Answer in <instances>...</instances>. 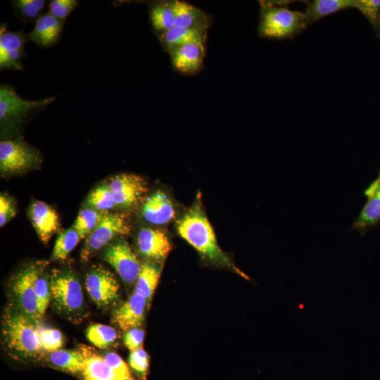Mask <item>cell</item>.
<instances>
[{
	"label": "cell",
	"instance_id": "83f0119b",
	"mask_svg": "<svg viewBox=\"0 0 380 380\" xmlns=\"http://www.w3.org/2000/svg\"><path fill=\"white\" fill-rule=\"evenodd\" d=\"M81 239L78 233L72 227L61 232L54 244L52 260H65Z\"/></svg>",
	"mask_w": 380,
	"mask_h": 380
},
{
	"label": "cell",
	"instance_id": "ac0fdd59",
	"mask_svg": "<svg viewBox=\"0 0 380 380\" xmlns=\"http://www.w3.org/2000/svg\"><path fill=\"white\" fill-rule=\"evenodd\" d=\"M141 213L148 222L161 225L170 222L175 211L169 197L164 192L158 191L146 198Z\"/></svg>",
	"mask_w": 380,
	"mask_h": 380
},
{
	"label": "cell",
	"instance_id": "ba28073f",
	"mask_svg": "<svg viewBox=\"0 0 380 380\" xmlns=\"http://www.w3.org/2000/svg\"><path fill=\"white\" fill-rule=\"evenodd\" d=\"M40 160L37 150L19 139H4L0 142V170L2 173L26 171Z\"/></svg>",
	"mask_w": 380,
	"mask_h": 380
},
{
	"label": "cell",
	"instance_id": "5bb4252c",
	"mask_svg": "<svg viewBox=\"0 0 380 380\" xmlns=\"http://www.w3.org/2000/svg\"><path fill=\"white\" fill-rule=\"evenodd\" d=\"M367 201L350 229L363 235L380 225V171L365 191Z\"/></svg>",
	"mask_w": 380,
	"mask_h": 380
},
{
	"label": "cell",
	"instance_id": "d590c367",
	"mask_svg": "<svg viewBox=\"0 0 380 380\" xmlns=\"http://www.w3.org/2000/svg\"><path fill=\"white\" fill-rule=\"evenodd\" d=\"M130 367L142 378H145L148 368V357L141 348L130 351L129 360Z\"/></svg>",
	"mask_w": 380,
	"mask_h": 380
},
{
	"label": "cell",
	"instance_id": "7a4b0ae2",
	"mask_svg": "<svg viewBox=\"0 0 380 380\" xmlns=\"http://www.w3.org/2000/svg\"><path fill=\"white\" fill-rule=\"evenodd\" d=\"M259 4L258 34L260 37L292 39L308 26L305 12L290 9L287 1H260Z\"/></svg>",
	"mask_w": 380,
	"mask_h": 380
},
{
	"label": "cell",
	"instance_id": "f35d334b",
	"mask_svg": "<svg viewBox=\"0 0 380 380\" xmlns=\"http://www.w3.org/2000/svg\"><path fill=\"white\" fill-rule=\"evenodd\" d=\"M144 331L137 327L127 331L124 336V343L130 351L142 348Z\"/></svg>",
	"mask_w": 380,
	"mask_h": 380
},
{
	"label": "cell",
	"instance_id": "3957f363",
	"mask_svg": "<svg viewBox=\"0 0 380 380\" xmlns=\"http://www.w3.org/2000/svg\"><path fill=\"white\" fill-rule=\"evenodd\" d=\"M37 323L18 311L13 305L5 310L2 319L3 341L13 356L23 358L36 357L42 347Z\"/></svg>",
	"mask_w": 380,
	"mask_h": 380
},
{
	"label": "cell",
	"instance_id": "484cf974",
	"mask_svg": "<svg viewBox=\"0 0 380 380\" xmlns=\"http://www.w3.org/2000/svg\"><path fill=\"white\" fill-rule=\"evenodd\" d=\"M160 267L151 261L141 264L139 277L136 281L134 293L144 297L149 303L160 276Z\"/></svg>",
	"mask_w": 380,
	"mask_h": 380
},
{
	"label": "cell",
	"instance_id": "d4e9b609",
	"mask_svg": "<svg viewBox=\"0 0 380 380\" xmlns=\"http://www.w3.org/2000/svg\"><path fill=\"white\" fill-rule=\"evenodd\" d=\"M49 362L54 367L71 373H81L85 361L84 350H56L49 352Z\"/></svg>",
	"mask_w": 380,
	"mask_h": 380
},
{
	"label": "cell",
	"instance_id": "30bf717a",
	"mask_svg": "<svg viewBox=\"0 0 380 380\" xmlns=\"http://www.w3.org/2000/svg\"><path fill=\"white\" fill-rule=\"evenodd\" d=\"M106 183L112 192L115 207L121 208L136 205L148 189L145 179L134 174L117 175Z\"/></svg>",
	"mask_w": 380,
	"mask_h": 380
},
{
	"label": "cell",
	"instance_id": "d6986e66",
	"mask_svg": "<svg viewBox=\"0 0 380 380\" xmlns=\"http://www.w3.org/2000/svg\"><path fill=\"white\" fill-rule=\"evenodd\" d=\"M64 21L59 20L49 12L34 23L33 30L28 34V39L42 48L55 45L61 37Z\"/></svg>",
	"mask_w": 380,
	"mask_h": 380
},
{
	"label": "cell",
	"instance_id": "2e32d148",
	"mask_svg": "<svg viewBox=\"0 0 380 380\" xmlns=\"http://www.w3.org/2000/svg\"><path fill=\"white\" fill-rule=\"evenodd\" d=\"M29 217L41 241L47 243L60 227L56 212L42 201H34L29 209Z\"/></svg>",
	"mask_w": 380,
	"mask_h": 380
},
{
	"label": "cell",
	"instance_id": "f546056e",
	"mask_svg": "<svg viewBox=\"0 0 380 380\" xmlns=\"http://www.w3.org/2000/svg\"><path fill=\"white\" fill-rule=\"evenodd\" d=\"M85 204L87 207L100 212H108L115 207L112 192L106 182L98 186L89 193Z\"/></svg>",
	"mask_w": 380,
	"mask_h": 380
},
{
	"label": "cell",
	"instance_id": "74e56055",
	"mask_svg": "<svg viewBox=\"0 0 380 380\" xmlns=\"http://www.w3.org/2000/svg\"><path fill=\"white\" fill-rule=\"evenodd\" d=\"M16 213L15 202L10 197L0 196V226H4Z\"/></svg>",
	"mask_w": 380,
	"mask_h": 380
},
{
	"label": "cell",
	"instance_id": "d6a6232c",
	"mask_svg": "<svg viewBox=\"0 0 380 380\" xmlns=\"http://www.w3.org/2000/svg\"><path fill=\"white\" fill-rule=\"evenodd\" d=\"M38 334L42 350L51 352L61 349L63 345V337L57 329L39 325Z\"/></svg>",
	"mask_w": 380,
	"mask_h": 380
},
{
	"label": "cell",
	"instance_id": "4fadbf2b",
	"mask_svg": "<svg viewBox=\"0 0 380 380\" xmlns=\"http://www.w3.org/2000/svg\"><path fill=\"white\" fill-rule=\"evenodd\" d=\"M0 31V69L21 70L27 37L23 32L6 30L3 25Z\"/></svg>",
	"mask_w": 380,
	"mask_h": 380
},
{
	"label": "cell",
	"instance_id": "8fae6325",
	"mask_svg": "<svg viewBox=\"0 0 380 380\" xmlns=\"http://www.w3.org/2000/svg\"><path fill=\"white\" fill-rule=\"evenodd\" d=\"M103 259L125 282L137 281L141 264L125 241L119 240L108 245L104 251Z\"/></svg>",
	"mask_w": 380,
	"mask_h": 380
},
{
	"label": "cell",
	"instance_id": "7402d4cb",
	"mask_svg": "<svg viewBox=\"0 0 380 380\" xmlns=\"http://www.w3.org/2000/svg\"><path fill=\"white\" fill-rule=\"evenodd\" d=\"M304 2L306 4L305 14L308 26L328 15L354 7V0H313Z\"/></svg>",
	"mask_w": 380,
	"mask_h": 380
},
{
	"label": "cell",
	"instance_id": "836d02e7",
	"mask_svg": "<svg viewBox=\"0 0 380 380\" xmlns=\"http://www.w3.org/2000/svg\"><path fill=\"white\" fill-rule=\"evenodd\" d=\"M369 21L374 30L380 13V0H354V7Z\"/></svg>",
	"mask_w": 380,
	"mask_h": 380
},
{
	"label": "cell",
	"instance_id": "5b68a950",
	"mask_svg": "<svg viewBox=\"0 0 380 380\" xmlns=\"http://www.w3.org/2000/svg\"><path fill=\"white\" fill-rule=\"evenodd\" d=\"M130 232L129 216L125 213L105 212L96 228L85 238L81 260L88 261L99 250L117 236Z\"/></svg>",
	"mask_w": 380,
	"mask_h": 380
},
{
	"label": "cell",
	"instance_id": "9a60e30c",
	"mask_svg": "<svg viewBox=\"0 0 380 380\" xmlns=\"http://www.w3.org/2000/svg\"><path fill=\"white\" fill-rule=\"evenodd\" d=\"M137 248L142 255L160 262L167 256L171 244L162 230L144 227L137 236Z\"/></svg>",
	"mask_w": 380,
	"mask_h": 380
},
{
	"label": "cell",
	"instance_id": "6da1fadb",
	"mask_svg": "<svg viewBox=\"0 0 380 380\" xmlns=\"http://www.w3.org/2000/svg\"><path fill=\"white\" fill-rule=\"evenodd\" d=\"M177 229L179 234L203 256L217 264L227 266L249 279L224 253L217 244L214 231L200 202H196L178 220Z\"/></svg>",
	"mask_w": 380,
	"mask_h": 380
},
{
	"label": "cell",
	"instance_id": "9c48e42d",
	"mask_svg": "<svg viewBox=\"0 0 380 380\" xmlns=\"http://www.w3.org/2000/svg\"><path fill=\"white\" fill-rule=\"evenodd\" d=\"M86 289L95 304L108 308L119 298V284L115 276L102 265L93 266L87 273Z\"/></svg>",
	"mask_w": 380,
	"mask_h": 380
},
{
	"label": "cell",
	"instance_id": "4316f807",
	"mask_svg": "<svg viewBox=\"0 0 380 380\" xmlns=\"http://www.w3.org/2000/svg\"><path fill=\"white\" fill-rule=\"evenodd\" d=\"M46 4L44 0H15L11 1L14 14L21 20L27 23L36 22L42 15Z\"/></svg>",
	"mask_w": 380,
	"mask_h": 380
},
{
	"label": "cell",
	"instance_id": "ffe728a7",
	"mask_svg": "<svg viewBox=\"0 0 380 380\" xmlns=\"http://www.w3.org/2000/svg\"><path fill=\"white\" fill-rule=\"evenodd\" d=\"M175 26L199 30H208L211 17L203 10L182 1H174Z\"/></svg>",
	"mask_w": 380,
	"mask_h": 380
},
{
	"label": "cell",
	"instance_id": "1f68e13d",
	"mask_svg": "<svg viewBox=\"0 0 380 380\" xmlns=\"http://www.w3.org/2000/svg\"><path fill=\"white\" fill-rule=\"evenodd\" d=\"M88 340L95 346L106 348L116 341L118 334L115 329L101 324L90 325L87 330Z\"/></svg>",
	"mask_w": 380,
	"mask_h": 380
},
{
	"label": "cell",
	"instance_id": "8d00e7d4",
	"mask_svg": "<svg viewBox=\"0 0 380 380\" xmlns=\"http://www.w3.org/2000/svg\"><path fill=\"white\" fill-rule=\"evenodd\" d=\"M103 358L106 364L119 375L127 379L133 380L129 367L118 354L110 352Z\"/></svg>",
	"mask_w": 380,
	"mask_h": 380
},
{
	"label": "cell",
	"instance_id": "277c9868",
	"mask_svg": "<svg viewBox=\"0 0 380 380\" xmlns=\"http://www.w3.org/2000/svg\"><path fill=\"white\" fill-rule=\"evenodd\" d=\"M52 303L58 312L77 319L84 309L81 284L70 270L53 269L49 276Z\"/></svg>",
	"mask_w": 380,
	"mask_h": 380
},
{
	"label": "cell",
	"instance_id": "f1b7e54d",
	"mask_svg": "<svg viewBox=\"0 0 380 380\" xmlns=\"http://www.w3.org/2000/svg\"><path fill=\"white\" fill-rule=\"evenodd\" d=\"M105 212L86 207L78 213L72 227L81 239L86 238L98 225Z\"/></svg>",
	"mask_w": 380,
	"mask_h": 380
},
{
	"label": "cell",
	"instance_id": "8992f818",
	"mask_svg": "<svg viewBox=\"0 0 380 380\" xmlns=\"http://www.w3.org/2000/svg\"><path fill=\"white\" fill-rule=\"evenodd\" d=\"M39 263H30L22 268L13 277L10 284L13 306L37 323L42 318L34 287V276Z\"/></svg>",
	"mask_w": 380,
	"mask_h": 380
},
{
	"label": "cell",
	"instance_id": "603a6c76",
	"mask_svg": "<svg viewBox=\"0 0 380 380\" xmlns=\"http://www.w3.org/2000/svg\"><path fill=\"white\" fill-rule=\"evenodd\" d=\"M84 353L85 361L81 372L83 380H129L110 369L103 357L87 350Z\"/></svg>",
	"mask_w": 380,
	"mask_h": 380
},
{
	"label": "cell",
	"instance_id": "e575fe53",
	"mask_svg": "<svg viewBox=\"0 0 380 380\" xmlns=\"http://www.w3.org/2000/svg\"><path fill=\"white\" fill-rule=\"evenodd\" d=\"M78 4L75 0H52L49 4V13L59 20L64 21Z\"/></svg>",
	"mask_w": 380,
	"mask_h": 380
},
{
	"label": "cell",
	"instance_id": "cb8c5ba5",
	"mask_svg": "<svg viewBox=\"0 0 380 380\" xmlns=\"http://www.w3.org/2000/svg\"><path fill=\"white\" fill-rule=\"evenodd\" d=\"M148 14L156 33L169 30L175 26L174 1H153L149 4Z\"/></svg>",
	"mask_w": 380,
	"mask_h": 380
},
{
	"label": "cell",
	"instance_id": "e0dca14e",
	"mask_svg": "<svg viewBox=\"0 0 380 380\" xmlns=\"http://www.w3.org/2000/svg\"><path fill=\"white\" fill-rule=\"evenodd\" d=\"M146 300L134 293L113 312V322L121 329L128 331L140 326L144 318Z\"/></svg>",
	"mask_w": 380,
	"mask_h": 380
},
{
	"label": "cell",
	"instance_id": "4dcf8cb0",
	"mask_svg": "<svg viewBox=\"0 0 380 380\" xmlns=\"http://www.w3.org/2000/svg\"><path fill=\"white\" fill-rule=\"evenodd\" d=\"M45 263L40 262L34 280V287L37 297L39 312L43 317L51 298L50 281L44 272Z\"/></svg>",
	"mask_w": 380,
	"mask_h": 380
},
{
	"label": "cell",
	"instance_id": "7c38bea8",
	"mask_svg": "<svg viewBox=\"0 0 380 380\" xmlns=\"http://www.w3.org/2000/svg\"><path fill=\"white\" fill-rule=\"evenodd\" d=\"M172 65L183 75H194L201 70L205 53V42H193L172 49L167 52Z\"/></svg>",
	"mask_w": 380,
	"mask_h": 380
},
{
	"label": "cell",
	"instance_id": "52a82bcc",
	"mask_svg": "<svg viewBox=\"0 0 380 380\" xmlns=\"http://www.w3.org/2000/svg\"><path fill=\"white\" fill-rule=\"evenodd\" d=\"M56 99L51 96L38 100L21 97L13 87L6 84L0 86V122L1 126L20 123L31 113L43 109Z\"/></svg>",
	"mask_w": 380,
	"mask_h": 380
},
{
	"label": "cell",
	"instance_id": "44dd1931",
	"mask_svg": "<svg viewBox=\"0 0 380 380\" xmlns=\"http://www.w3.org/2000/svg\"><path fill=\"white\" fill-rule=\"evenodd\" d=\"M208 30H191L174 26L156 33L163 49L167 53L173 48L193 42H206Z\"/></svg>",
	"mask_w": 380,
	"mask_h": 380
},
{
	"label": "cell",
	"instance_id": "ab89813d",
	"mask_svg": "<svg viewBox=\"0 0 380 380\" xmlns=\"http://www.w3.org/2000/svg\"><path fill=\"white\" fill-rule=\"evenodd\" d=\"M375 30L376 32L377 37L379 39H380V13H379V18H378V21H377V24H376V27Z\"/></svg>",
	"mask_w": 380,
	"mask_h": 380
}]
</instances>
